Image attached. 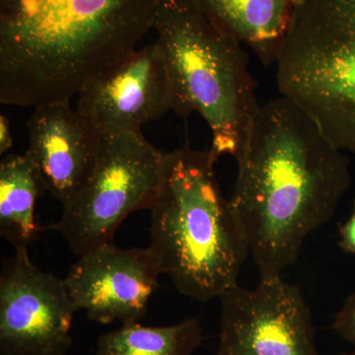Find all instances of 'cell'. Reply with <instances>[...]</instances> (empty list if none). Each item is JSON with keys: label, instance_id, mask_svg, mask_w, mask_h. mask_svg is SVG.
<instances>
[{"label": "cell", "instance_id": "1", "mask_svg": "<svg viewBox=\"0 0 355 355\" xmlns=\"http://www.w3.org/2000/svg\"><path fill=\"white\" fill-rule=\"evenodd\" d=\"M230 198L261 279L282 277L306 238L331 220L349 190V159L280 96L261 105L237 156Z\"/></svg>", "mask_w": 355, "mask_h": 355}, {"label": "cell", "instance_id": "2", "mask_svg": "<svg viewBox=\"0 0 355 355\" xmlns=\"http://www.w3.org/2000/svg\"><path fill=\"white\" fill-rule=\"evenodd\" d=\"M161 0H0V102H70L137 50Z\"/></svg>", "mask_w": 355, "mask_h": 355}, {"label": "cell", "instance_id": "3", "mask_svg": "<svg viewBox=\"0 0 355 355\" xmlns=\"http://www.w3.org/2000/svg\"><path fill=\"white\" fill-rule=\"evenodd\" d=\"M209 150L165 153L151 211L153 250L180 293L200 302L238 286L249 243L231 200L217 182Z\"/></svg>", "mask_w": 355, "mask_h": 355}, {"label": "cell", "instance_id": "4", "mask_svg": "<svg viewBox=\"0 0 355 355\" xmlns=\"http://www.w3.org/2000/svg\"><path fill=\"white\" fill-rule=\"evenodd\" d=\"M153 29L169 74L171 111L207 121L216 161L237 157L261 106L241 44L189 0H161Z\"/></svg>", "mask_w": 355, "mask_h": 355}, {"label": "cell", "instance_id": "5", "mask_svg": "<svg viewBox=\"0 0 355 355\" xmlns=\"http://www.w3.org/2000/svg\"><path fill=\"white\" fill-rule=\"evenodd\" d=\"M275 64L280 94L355 155V0H298Z\"/></svg>", "mask_w": 355, "mask_h": 355}, {"label": "cell", "instance_id": "6", "mask_svg": "<svg viewBox=\"0 0 355 355\" xmlns=\"http://www.w3.org/2000/svg\"><path fill=\"white\" fill-rule=\"evenodd\" d=\"M164 156L141 130L104 133L90 179L51 228L78 257L114 242L128 216L153 207Z\"/></svg>", "mask_w": 355, "mask_h": 355}, {"label": "cell", "instance_id": "7", "mask_svg": "<svg viewBox=\"0 0 355 355\" xmlns=\"http://www.w3.org/2000/svg\"><path fill=\"white\" fill-rule=\"evenodd\" d=\"M219 300L216 355H320L304 296L282 277L238 284Z\"/></svg>", "mask_w": 355, "mask_h": 355}, {"label": "cell", "instance_id": "8", "mask_svg": "<svg viewBox=\"0 0 355 355\" xmlns=\"http://www.w3.org/2000/svg\"><path fill=\"white\" fill-rule=\"evenodd\" d=\"M76 311L64 279L39 268L28 250L3 261L0 355H67Z\"/></svg>", "mask_w": 355, "mask_h": 355}, {"label": "cell", "instance_id": "9", "mask_svg": "<svg viewBox=\"0 0 355 355\" xmlns=\"http://www.w3.org/2000/svg\"><path fill=\"white\" fill-rule=\"evenodd\" d=\"M163 275L150 248L120 249L114 242L79 257L65 277L77 310L91 321L139 323Z\"/></svg>", "mask_w": 355, "mask_h": 355}, {"label": "cell", "instance_id": "10", "mask_svg": "<svg viewBox=\"0 0 355 355\" xmlns=\"http://www.w3.org/2000/svg\"><path fill=\"white\" fill-rule=\"evenodd\" d=\"M76 109L104 133L140 130L172 109V91L157 43L135 50L79 92Z\"/></svg>", "mask_w": 355, "mask_h": 355}, {"label": "cell", "instance_id": "11", "mask_svg": "<svg viewBox=\"0 0 355 355\" xmlns=\"http://www.w3.org/2000/svg\"><path fill=\"white\" fill-rule=\"evenodd\" d=\"M27 121L26 153L36 166L46 191L62 205L73 202L94 171L103 132L70 102L34 108Z\"/></svg>", "mask_w": 355, "mask_h": 355}, {"label": "cell", "instance_id": "12", "mask_svg": "<svg viewBox=\"0 0 355 355\" xmlns=\"http://www.w3.org/2000/svg\"><path fill=\"white\" fill-rule=\"evenodd\" d=\"M221 30L249 46L263 65L277 64L298 0H189Z\"/></svg>", "mask_w": 355, "mask_h": 355}, {"label": "cell", "instance_id": "13", "mask_svg": "<svg viewBox=\"0 0 355 355\" xmlns=\"http://www.w3.org/2000/svg\"><path fill=\"white\" fill-rule=\"evenodd\" d=\"M44 191L27 153L4 156L0 163V235L15 251L28 250L38 237L36 205Z\"/></svg>", "mask_w": 355, "mask_h": 355}, {"label": "cell", "instance_id": "14", "mask_svg": "<svg viewBox=\"0 0 355 355\" xmlns=\"http://www.w3.org/2000/svg\"><path fill=\"white\" fill-rule=\"evenodd\" d=\"M203 340L196 318L168 327L123 324L100 336L98 355H191Z\"/></svg>", "mask_w": 355, "mask_h": 355}, {"label": "cell", "instance_id": "15", "mask_svg": "<svg viewBox=\"0 0 355 355\" xmlns=\"http://www.w3.org/2000/svg\"><path fill=\"white\" fill-rule=\"evenodd\" d=\"M333 330L355 345V292L347 299L342 309L336 314Z\"/></svg>", "mask_w": 355, "mask_h": 355}, {"label": "cell", "instance_id": "16", "mask_svg": "<svg viewBox=\"0 0 355 355\" xmlns=\"http://www.w3.org/2000/svg\"><path fill=\"white\" fill-rule=\"evenodd\" d=\"M340 246L347 253L355 254V200L349 218L340 226Z\"/></svg>", "mask_w": 355, "mask_h": 355}, {"label": "cell", "instance_id": "17", "mask_svg": "<svg viewBox=\"0 0 355 355\" xmlns=\"http://www.w3.org/2000/svg\"><path fill=\"white\" fill-rule=\"evenodd\" d=\"M13 146L9 121L6 116H0V154L3 155Z\"/></svg>", "mask_w": 355, "mask_h": 355}, {"label": "cell", "instance_id": "18", "mask_svg": "<svg viewBox=\"0 0 355 355\" xmlns=\"http://www.w3.org/2000/svg\"><path fill=\"white\" fill-rule=\"evenodd\" d=\"M342 355H355V349L352 352H349V354H343Z\"/></svg>", "mask_w": 355, "mask_h": 355}]
</instances>
